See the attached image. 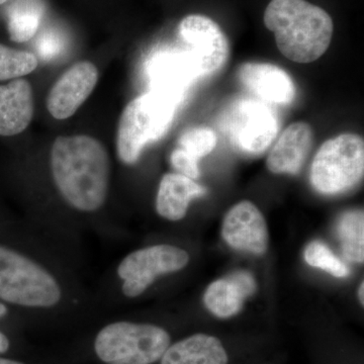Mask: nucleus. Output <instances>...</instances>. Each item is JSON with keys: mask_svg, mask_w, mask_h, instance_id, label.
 I'll use <instances>...</instances> for the list:
<instances>
[{"mask_svg": "<svg viewBox=\"0 0 364 364\" xmlns=\"http://www.w3.org/2000/svg\"><path fill=\"white\" fill-rule=\"evenodd\" d=\"M205 193V189L193 179L179 173L165 174L158 189L157 213L170 221H178L186 217L191 200Z\"/></svg>", "mask_w": 364, "mask_h": 364, "instance_id": "dca6fc26", "label": "nucleus"}, {"mask_svg": "<svg viewBox=\"0 0 364 364\" xmlns=\"http://www.w3.org/2000/svg\"><path fill=\"white\" fill-rule=\"evenodd\" d=\"M171 164L177 171L181 172L179 174L188 177V178L196 179L200 176L198 160L184 152L181 148L177 147L172 152Z\"/></svg>", "mask_w": 364, "mask_h": 364, "instance_id": "b1692460", "label": "nucleus"}, {"mask_svg": "<svg viewBox=\"0 0 364 364\" xmlns=\"http://www.w3.org/2000/svg\"><path fill=\"white\" fill-rule=\"evenodd\" d=\"M38 59L31 52L0 44V81L18 79L36 70Z\"/></svg>", "mask_w": 364, "mask_h": 364, "instance_id": "412c9836", "label": "nucleus"}, {"mask_svg": "<svg viewBox=\"0 0 364 364\" xmlns=\"http://www.w3.org/2000/svg\"><path fill=\"white\" fill-rule=\"evenodd\" d=\"M44 7L40 0H18L9 9V37L16 43H23L32 39L37 33Z\"/></svg>", "mask_w": 364, "mask_h": 364, "instance_id": "6ab92c4d", "label": "nucleus"}, {"mask_svg": "<svg viewBox=\"0 0 364 364\" xmlns=\"http://www.w3.org/2000/svg\"><path fill=\"white\" fill-rule=\"evenodd\" d=\"M60 299L58 282L45 268L0 246V299L14 305L48 308Z\"/></svg>", "mask_w": 364, "mask_h": 364, "instance_id": "39448f33", "label": "nucleus"}, {"mask_svg": "<svg viewBox=\"0 0 364 364\" xmlns=\"http://www.w3.org/2000/svg\"><path fill=\"white\" fill-rule=\"evenodd\" d=\"M364 284H363V282H361V284H360V287H359V291H358V296H359V299H360V301H361V304H364Z\"/></svg>", "mask_w": 364, "mask_h": 364, "instance_id": "bb28decb", "label": "nucleus"}, {"mask_svg": "<svg viewBox=\"0 0 364 364\" xmlns=\"http://www.w3.org/2000/svg\"><path fill=\"white\" fill-rule=\"evenodd\" d=\"M229 358L219 339L196 334L176 342L164 352L161 364H228Z\"/></svg>", "mask_w": 364, "mask_h": 364, "instance_id": "f3484780", "label": "nucleus"}, {"mask_svg": "<svg viewBox=\"0 0 364 364\" xmlns=\"http://www.w3.org/2000/svg\"><path fill=\"white\" fill-rule=\"evenodd\" d=\"M364 172V142L356 134L326 141L314 157L311 182L324 195H337L355 186Z\"/></svg>", "mask_w": 364, "mask_h": 364, "instance_id": "423d86ee", "label": "nucleus"}, {"mask_svg": "<svg viewBox=\"0 0 364 364\" xmlns=\"http://www.w3.org/2000/svg\"><path fill=\"white\" fill-rule=\"evenodd\" d=\"M263 20L274 33L280 53L296 63H312L320 58L334 32L330 14L306 0H272Z\"/></svg>", "mask_w": 364, "mask_h": 364, "instance_id": "f03ea898", "label": "nucleus"}, {"mask_svg": "<svg viewBox=\"0 0 364 364\" xmlns=\"http://www.w3.org/2000/svg\"><path fill=\"white\" fill-rule=\"evenodd\" d=\"M238 78L248 90L270 104H291L296 97L293 79L284 69L273 64L244 63L239 68Z\"/></svg>", "mask_w": 364, "mask_h": 364, "instance_id": "ddd939ff", "label": "nucleus"}, {"mask_svg": "<svg viewBox=\"0 0 364 364\" xmlns=\"http://www.w3.org/2000/svg\"><path fill=\"white\" fill-rule=\"evenodd\" d=\"M53 178L71 207L83 212L102 208L109 184V156L93 136H60L51 150Z\"/></svg>", "mask_w": 364, "mask_h": 364, "instance_id": "f257e3e1", "label": "nucleus"}, {"mask_svg": "<svg viewBox=\"0 0 364 364\" xmlns=\"http://www.w3.org/2000/svg\"><path fill=\"white\" fill-rule=\"evenodd\" d=\"M215 131L205 126L189 128L178 139V148L196 160L210 154L215 149Z\"/></svg>", "mask_w": 364, "mask_h": 364, "instance_id": "4be33fe9", "label": "nucleus"}, {"mask_svg": "<svg viewBox=\"0 0 364 364\" xmlns=\"http://www.w3.org/2000/svg\"><path fill=\"white\" fill-rule=\"evenodd\" d=\"M305 260L311 267L331 273L333 277H348V267L322 242L314 241L306 246Z\"/></svg>", "mask_w": 364, "mask_h": 364, "instance_id": "5701e85b", "label": "nucleus"}, {"mask_svg": "<svg viewBox=\"0 0 364 364\" xmlns=\"http://www.w3.org/2000/svg\"><path fill=\"white\" fill-rule=\"evenodd\" d=\"M6 1H9V0H0V6H1V4H6Z\"/></svg>", "mask_w": 364, "mask_h": 364, "instance_id": "c756f323", "label": "nucleus"}, {"mask_svg": "<svg viewBox=\"0 0 364 364\" xmlns=\"http://www.w3.org/2000/svg\"><path fill=\"white\" fill-rule=\"evenodd\" d=\"M246 298L247 294L229 275L210 284L203 301L210 313L218 318H227L240 312Z\"/></svg>", "mask_w": 364, "mask_h": 364, "instance_id": "a211bd4d", "label": "nucleus"}, {"mask_svg": "<svg viewBox=\"0 0 364 364\" xmlns=\"http://www.w3.org/2000/svg\"><path fill=\"white\" fill-rule=\"evenodd\" d=\"M33 117V93L31 83L23 78L0 85V136L23 133Z\"/></svg>", "mask_w": 364, "mask_h": 364, "instance_id": "2eb2a0df", "label": "nucleus"}, {"mask_svg": "<svg viewBox=\"0 0 364 364\" xmlns=\"http://www.w3.org/2000/svg\"><path fill=\"white\" fill-rule=\"evenodd\" d=\"M170 345L168 333L158 326L117 322L98 333L95 349L109 364H152Z\"/></svg>", "mask_w": 364, "mask_h": 364, "instance_id": "20e7f679", "label": "nucleus"}, {"mask_svg": "<svg viewBox=\"0 0 364 364\" xmlns=\"http://www.w3.org/2000/svg\"><path fill=\"white\" fill-rule=\"evenodd\" d=\"M0 364H23L18 363V361L11 360V359H6L0 358Z\"/></svg>", "mask_w": 364, "mask_h": 364, "instance_id": "cd10ccee", "label": "nucleus"}, {"mask_svg": "<svg viewBox=\"0 0 364 364\" xmlns=\"http://www.w3.org/2000/svg\"><path fill=\"white\" fill-rule=\"evenodd\" d=\"M222 130L240 152H264L279 133V121L268 105L252 98H240L229 105L221 119Z\"/></svg>", "mask_w": 364, "mask_h": 364, "instance_id": "0eeeda50", "label": "nucleus"}, {"mask_svg": "<svg viewBox=\"0 0 364 364\" xmlns=\"http://www.w3.org/2000/svg\"><path fill=\"white\" fill-rule=\"evenodd\" d=\"M342 252L347 259L363 263L364 258V215L363 210L345 213L336 228Z\"/></svg>", "mask_w": 364, "mask_h": 364, "instance_id": "aec40b11", "label": "nucleus"}, {"mask_svg": "<svg viewBox=\"0 0 364 364\" xmlns=\"http://www.w3.org/2000/svg\"><path fill=\"white\" fill-rule=\"evenodd\" d=\"M179 36L188 45L200 75L221 69L230 55L229 41L215 21L202 14H191L181 21Z\"/></svg>", "mask_w": 364, "mask_h": 364, "instance_id": "1a4fd4ad", "label": "nucleus"}, {"mask_svg": "<svg viewBox=\"0 0 364 364\" xmlns=\"http://www.w3.org/2000/svg\"><path fill=\"white\" fill-rule=\"evenodd\" d=\"M98 70L90 61H80L67 69L55 82L47 97V109L56 119L73 116L97 85Z\"/></svg>", "mask_w": 364, "mask_h": 364, "instance_id": "9d476101", "label": "nucleus"}, {"mask_svg": "<svg viewBox=\"0 0 364 364\" xmlns=\"http://www.w3.org/2000/svg\"><path fill=\"white\" fill-rule=\"evenodd\" d=\"M9 348V341L6 335L0 331V354L6 353Z\"/></svg>", "mask_w": 364, "mask_h": 364, "instance_id": "a878e982", "label": "nucleus"}, {"mask_svg": "<svg viewBox=\"0 0 364 364\" xmlns=\"http://www.w3.org/2000/svg\"><path fill=\"white\" fill-rule=\"evenodd\" d=\"M7 314V308L4 304L0 303V318L4 317Z\"/></svg>", "mask_w": 364, "mask_h": 364, "instance_id": "c85d7f7f", "label": "nucleus"}, {"mask_svg": "<svg viewBox=\"0 0 364 364\" xmlns=\"http://www.w3.org/2000/svg\"><path fill=\"white\" fill-rule=\"evenodd\" d=\"M313 141L310 124L304 122L291 124L273 145L267 157V168L275 174L299 173L312 149Z\"/></svg>", "mask_w": 364, "mask_h": 364, "instance_id": "4468645a", "label": "nucleus"}, {"mask_svg": "<svg viewBox=\"0 0 364 364\" xmlns=\"http://www.w3.org/2000/svg\"><path fill=\"white\" fill-rule=\"evenodd\" d=\"M223 238L237 250L261 255L268 247V230L264 217L248 200L235 205L225 217Z\"/></svg>", "mask_w": 364, "mask_h": 364, "instance_id": "f8f14e48", "label": "nucleus"}, {"mask_svg": "<svg viewBox=\"0 0 364 364\" xmlns=\"http://www.w3.org/2000/svg\"><path fill=\"white\" fill-rule=\"evenodd\" d=\"M177 105L154 91L144 93L127 105L119 119L117 150L121 161H138L144 148L159 140L173 121Z\"/></svg>", "mask_w": 364, "mask_h": 364, "instance_id": "7ed1b4c3", "label": "nucleus"}, {"mask_svg": "<svg viewBox=\"0 0 364 364\" xmlns=\"http://www.w3.org/2000/svg\"><path fill=\"white\" fill-rule=\"evenodd\" d=\"M60 41L56 35L53 33H47L41 39L40 51L42 54H53L58 51Z\"/></svg>", "mask_w": 364, "mask_h": 364, "instance_id": "393cba45", "label": "nucleus"}, {"mask_svg": "<svg viewBox=\"0 0 364 364\" xmlns=\"http://www.w3.org/2000/svg\"><path fill=\"white\" fill-rule=\"evenodd\" d=\"M188 260L186 251L170 245L151 246L131 253L117 267V274L124 282V296H140L159 275L178 272Z\"/></svg>", "mask_w": 364, "mask_h": 364, "instance_id": "6e6552de", "label": "nucleus"}, {"mask_svg": "<svg viewBox=\"0 0 364 364\" xmlns=\"http://www.w3.org/2000/svg\"><path fill=\"white\" fill-rule=\"evenodd\" d=\"M152 90L179 105L191 85L200 77L195 59L188 51L163 52L148 67Z\"/></svg>", "mask_w": 364, "mask_h": 364, "instance_id": "9b49d317", "label": "nucleus"}]
</instances>
